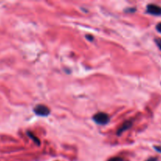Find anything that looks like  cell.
I'll return each instance as SVG.
<instances>
[{
  "label": "cell",
  "instance_id": "7a4b0ae2",
  "mask_svg": "<svg viewBox=\"0 0 161 161\" xmlns=\"http://www.w3.org/2000/svg\"><path fill=\"white\" fill-rule=\"evenodd\" d=\"M33 112L36 115L39 116H47L50 114V109L44 105H37L33 109Z\"/></svg>",
  "mask_w": 161,
  "mask_h": 161
},
{
  "label": "cell",
  "instance_id": "8992f818",
  "mask_svg": "<svg viewBox=\"0 0 161 161\" xmlns=\"http://www.w3.org/2000/svg\"><path fill=\"white\" fill-rule=\"evenodd\" d=\"M155 42H156V46H158V48L161 50V39H156Z\"/></svg>",
  "mask_w": 161,
  "mask_h": 161
},
{
  "label": "cell",
  "instance_id": "52a82bcc",
  "mask_svg": "<svg viewBox=\"0 0 161 161\" xmlns=\"http://www.w3.org/2000/svg\"><path fill=\"white\" fill-rule=\"evenodd\" d=\"M107 161H123V159H122V158H119V157H114V158H111V159H108Z\"/></svg>",
  "mask_w": 161,
  "mask_h": 161
},
{
  "label": "cell",
  "instance_id": "3957f363",
  "mask_svg": "<svg viewBox=\"0 0 161 161\" xmlns=\"http://www.w3.org/2000/svg\"><path fill=\"white\" fill-rule=\"evenodd\" d=\"M146 12L151 15L160 16L161 7L157 5H155V4H149V5H148L147 8H146Z\"/></svg>",
  "mask_w": 161,
  "mask_h": 161
},
{
  "label": "cell",
  "instance_id": "30bf717a",
  "mask_svg": "<svg viewBox=\"0 0 161 161\" xmlns=\"http://www.w3.org/2000/svg\"><path fill=\"white\" fill-rule=\"evenodd\" d=\"M86 39H89V40H90V41H93V39H94L93 36H92V35H86Z\"/></svg>",
  "mask_w": 161,
  "mask_h": 161
},
{
  "label": "cell",
  "instance_id": "ba28073f",
  "mask_svg": "<svg viewBox=\"0 0 161 161\" xmlns=\"http://www.w3.org/2000/svg\"><path fill=\"white\" fill-rule=\"evenodd\" d=\"M156 30L159 32V33H161V23H159L157 25H156Z\"/></svg>",
  "mask_w": 161,
  "mask_h": 161
},
{
  "label": "cell",
  "instance_id": "9c48e42d",
  "mask_svg": "<svg viewBox=\"0 0 161 161\" xmlns=\"http://www.w3.org/2000/svg\"><path fill=\"white\" fill-rule=\"evenodd\" d=\"M154 149L159 153H161V146H154Z\"/></svg>",
  "mask_w": 161,
  "mask_h": 161
},
{
  "label": "cell",
  "instance_id": "5b68a950",
  "mask_svg": "<svg viewBox=\"0 0 161 161\" xmlns=\"http://www.w3.org/2000/svg\"><path fill=\"white\" fill-rule=\"evenodd\" d=\"M27 134H28V135H29V138H31L32 139H33V140L36 142V143H37V144H38V145L40 144V141L38 140V138H37V137L34 136V135H33V134H32V133L28 132Z\"/></svg>",
  "mask_w": 161,
  "mask_h": 161
},
{
  "label": "cell",
  "instance_id": "6da1fadb",
  "mask_svg": "<svg viewBox=\"0 0 161 161\" xmlns=\"http://www.w3.org/2000/svg\"><path fill=\"white\" fill-rule=\"evenodd\" d=\"M93 121L100 125H105L108 123L110 121V117L105 112H97L96 114L93 116Z\"/></svg>",
  "mask_w": 161,
  "mask_h": 161
},
{
  "label": "cell",
  "instance_id": "8fae6325",
  "mask_svg": "<svg viewBox=\"0 0 161 161\" xmlns=\"http://www.w3.org/2000/svg\"><path fill=\"white\" fill-rule=\"evenodd\" d=\"M146 161H157V159L155 157H152V158H149V159H147Z\"/></svg>",
  "mask_w": 161,
  "mask_h": 161
},
{
  "label": "cell",
  "instance_id": "277c9868",
  "mask_svg": "<svg viewBox=\"0 0 161 161\" xmlns=\"http://www.w3.org/2000/svg\"><path fill=\"white\" fill-rule=\"evenodd\" d=\"M131 127H132V122H131V121H126V122H125V123L122 125V127L118 129V131H117V134H118V135H121L122 133L125 132L126 130H129Z\"/></svg>",
  "mask_w": 161,
  "mask_h": 161
}]
</instances>
